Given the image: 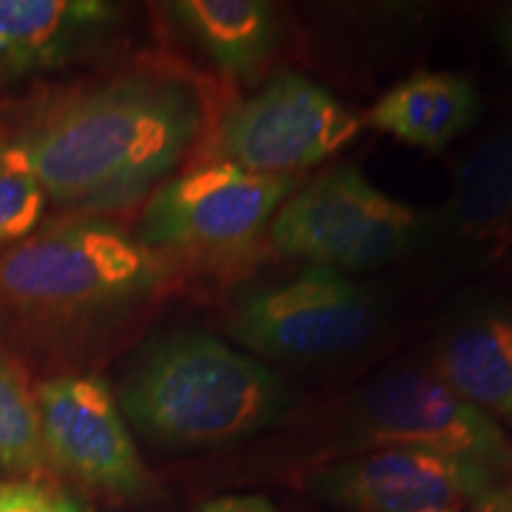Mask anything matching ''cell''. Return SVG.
<instances>
[{
    "instance_id": "6da1fadb",
    "label": "cell",
    "mask_w": 512,
    "mask_h": 512,
    "mask_svg": "<svg viewBox=\"0 0 512 512\" xmlns=\"http://www.w3.org/2000/svg\"><path fill=\"white\" fill-rule=\"evenodd\" d=\"M207 121V102L188 76L138 67L43 100L3 138L50 202L95 216L143 197Z\"/></svg>"
},
{
    "instance_id": "7a4b0ae2",
    "label": "cell",
    "mask_w": 512,
    "mask_h": 512,
    "mask_svg": "<svg viewBox=\"0 0 512 512\" xmlns=\"http://www.w3.org/2000/svg\"><path fill=\"white\" fill-rule=\"evenodd\" d=\"M174 275L117 223L50 221L0 247V347L31 363L95 361L150 316Z\"/></svg>"
},
{
    "instance_id": "3957f363",
    "label": "cell",
    "mask_w": 512,
    "mask_h": 512,
    "mask_svg": "<svg viewBox=\"0 0 512 512\" xmlns=\"http://www.w3.org/2000/svg\"><path fill=\"white\" fill-rule=\"evenodd\" d=\"M283 375L207 332L147 342L119 392L121 413L155 444L216 448L252 439L292 413Z\"/></svg>"
},
{
    "instance_id": "277c9868",
    "label": "cell",
    "mask_w": 512,
    "mask_h": 512,
    "mask_svg": "<svg viewBox=\"0 0 512 512\" xmlns=\"http://www.w3.org/2000/svg\"><path fill=\"white\" fill-rule=\"evenodd\" d=\"M392 309L380 287L323 266L256 285L235 299L226 330L235 342L290 366H313L366 349L384 332Z\"/></svg>"
},
{
    "instance_id": "5b68a950",
    "label": "cell",
    "mask_w": 512,
    "mask_h": 512,
    "mask_svg": "<svg viewBox=\"0 0 512 512\" xmlns=\"http://www.w3.org/2000/svg\"><path fill=\"white\" fill-rule=\"evenodd\" d=\"M430 214L387 195L354 164L299 185L271 223V245L287 259L339 273L375 271L422 252Z\"/></svg>"
},
{
    "instance_id": "8992f818",
    "label": "cell",
    "mask_w": 512,
    "mask_h": 512,
    "mask_svg": "<svg viewBox=\"0 0 512 512\" xmlns=\"http://www.w3.org/2000/svg\"><path fill=\"white\" fill-rule=\"evenodd\" d=\"M337 437L358 453L425 448L512 477V439L430 368L382 370L335 406Z\"/></svg>"
},
{
    "instance_id": "52a82bcc",
    "label": "cell",
    "mask_w": 512,
    "mask_h": 512,
    "mask_svg": "<svg viewBox=\"0 0 512 512\" xmlns=\"http://www.w3.org/2000/svg\"><path fill=\"white\" fill-rule=\"evenodd\" d=\"M299 185V176L249 174L207 159L152 192L136 238L174 266H214L247 252Z\"/></svg>"
},
{
    "instance_id": "ba28073f",
    "label": "cell",
    "mask_w": 512,
    "mask_h": 512,
    "mask_svg": "<svg viewBox=\"0 0 512 512\" xmlns=\"http://www.w3.org/2000/svg\"><path fill=\"white\" fill-rule=\"evenodd\" d=\"M363 126V117L328 88L283 69L221 114L211 128L207 157L249 174L299 176L335 157Z\"/></svg>"
},
{
    "instance_id": "9c48e42d",
    "label": "cell",
    "mask_w": 512,
    "mask_h": 512,
    "mask_svg": "<svg viewBox=\"0 0 512 512\" xmlns=\"http://www.w3.org/2000/svg\"><path fill=\"white\" fill-rule=\"evenodd\" d=\"M36 406L48 465L112 498H140L150 489L143 458L102 377H48L38 387Z\"/></svg>"
},
{
    "instance_id": "30bf717a",
    "label": "cell",
    "mask_w": 512,
    "mask_h": 512,
    "mask_svg": "<svg viewBox=\"0 0 512 512\" xmlns=\"http://www.w3.org/2000/svg\"><path fill=\"white\" fill-rule=\"evenodd\" d=\"M505 477L425 448H377L316 467L306 494L342 512L456 510Z\"/></svg>"
},
{
    "instance_id": "8fae6325",
    "label": "cell",
    "mask_w": 512,
    "mask_h": 512,
    "mask_svg": "<svg viewBox=\"0 0 512 512\" xmlns=\"http://www.w3.org/2000/svg\"><path fill=\"white\" fill-rule=\"evenodd\" d=\"M422 252L460 278L512 261V117L486 133L458 166L444 207L430 214Z\"/></svg>"
},
{
    "instance_id": "7c38bea8",
    "label": "cell",
    "mask_w": 512,
    "mask_h": 512,
    "mask_svg": "<svg viewBox=\"0 0 512 512\" xmlns=\"http://www.w3.org/2000/svg\"><path fill=\"white\" fill-rule=\"evenodd\" d=\"M427 368L460 399L512 427V297L479 292L441 320Z\"/></svg>"
},
{
    "instance_id": "4fadbf2b",
    "label": "cell",
    "mask_w": 512,
    "mask_h": 512,
    "mask_svg": "<svg viewBox=\"0 0 512 512\" xmlns=\"http://www.w3.org/2000/svg\"><path fill=\"white\" fill-rule=\"evenodd\" d=\"M117 15L100 0H0V88L93 53Z\"/></svg>"
},
{
    "instance_id": "5bb4252c",
    "label": "cell",
    "mask_w": 512,
    "mask_h": 512,
    "mask_svg": "<svg viewBox=\"0 0 512 512\" xmlns=\"http://www.w3.org/2000/svg\"><path fill=\"white\" fill-rule=\"evenodd\" d=\"M482 93L460 72L420 69L373 102L363 124L415 150L441 155L477 124Z\"/></svg>"
},
{
    "instance_id": "9a60e30c",
    "label": "cell",
    "mask_w": 512,
    "mask_h": 512,
    "mask_svg": "<svg viewBox=\"0 0 512 512\" xmlns=\"http://www.w3.org/2000/svg\"><path fill=\"white\" fill-rule=\"evenodd\" d=\"M164 8L228 83L259 79L283 41L280 12L266 0H178Z\"/></svg>"
},
{
    "instance_id": "2e32d148",
    "label": "cell",
    "mask_w": 512,
    "mask_h": 512,
    "mask_svg": "<svg viewBox=\"0 0 512 512\" xmlns=\"http://www.w3.org/2000/svg\"><path fill=\"white\" fill-rule=\"evenodd\" d=\"M46 465L36 396L8 358L0 356V470L38 472Z\"/></svg>"
},
{
    "instance_id": "e0dca14e",
    "label": "cell",
    "mask_w": 512,
    "mask_h": 512,
    "mask_svg": "<svg viewBox=\"0 0 512 512\" xmlns=\"http://www.w3.org/2000/svg\"><path fill=\"white\" fill-rule=\"evenodd\" d=\"M48 197L22 155L0 138V247L41 228Z\"/></svg>"
},
{
    "instance_id": "ac0fdd59",
    "label": "cell",
    "mask_w": 512,
    "mask_h": 512,
    "mask_svg": "<svg viewBox=\"0 0 512 512\" xmlns=\"http://www.w3.org/2000/svg\"><path fill=\"white\" fill-rule=\"evenodd\" d=\"M0 512H86L79 501L36 482H0Z\"/></svg>"
},
{
    "instance_id": "d6986e66",
    "label": "cell",
    "mask_w": 512,
    "mask_h": 512,
    "mask_svg": "<svg viewBox=\"0 0 512 512\" xmlns=\"http://www.w3.org/2000/svg\"><path fill=\"white\" fill-rule=\"evenodd\" d=\"M197 512H278V508L266 496L235 494L214 498V501L204 503Z\"/></svg>"
},
{
    "instance_id": "ffe728a7",
    "label": "cell",
    "mask_w": 512,
    "mask_h": 512,
    "mask_svg": "<svg viewBox=\"0 0 512 512\" xmlns=\"http://www.w3.org/2000/svg\"><path fill=\"white\" fill-rule=\"evenodd\" d=\"M470 512H512V477L477 496L470 503Z\"/></svg>"
},
{
    "instance_id": "44dd1931",
    "label": "cell",
    "mask_w": 512,
    "mask_h": 512,
    "mask_svg": "<svg viewBox=\"0 0 512 512\" xmlns=\"http://www.w3.org/2000/svg\"><path fill=\"white\" fill-rule=\"evenodd\" d=\"M496 41L498 48H501V55L508 62V67L512 69V8H508L498 19L496 24Z\"/></svg>"
},
{
    "instance_id": "7402d4cb",
    "label": "cell",
    "mask_w": 512,
    "mask_h": 512,
    "mask_svg": "<svg viewBox=\"0 0 512 512\" xmlns=\"http://www.w3.org/2000/svg\"><path fill=\"white\" fill-rule=\"evenodd\" d=\"M422 512H456V510H446V508H437V510H422Z\"/></svg>"
}]
</instances>
